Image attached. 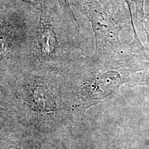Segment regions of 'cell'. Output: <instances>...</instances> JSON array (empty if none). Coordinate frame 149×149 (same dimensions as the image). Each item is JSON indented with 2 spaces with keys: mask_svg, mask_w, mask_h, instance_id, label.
<instances>
[{
  "mask_svg": "<svg viewBox=\"0 0 149 149\" xmlns=\"http://www.w3.org/2000/svg\"><path fill=\"white\" fill-rule=\"evenodd\" d=\"M12 126L47 140H59L75 126L63 70L23 68L2 87Z\"/></svg>",
  "mask_w": 149,
  "mask_h": 149,
  "instance_id": "cell-1",
  "label": "cell"
},
{
  "mask_svg": "<svg viewBox=\"0 0 149 149\" xmlns=\"http://www.w3.org/2000/svg\"><path fill=\"white\" fill-rule=\"evenodd\" d=\"M149 55L141 41H132L111 55L82 59L63 70L75 122L96 104L113 97L121 86L135 81Z\"/></svg>",
  "mask_w": 149,
  "mask_h": 149,
  "instance_id": "cell-2",
  "label": "cell"
},
{
  "mask_svg": "<svg viewBox=\"0 0 149 149\" xmlns=\"http://www.w3.org/2000/svg\"><path fill=\"white\" fill-rule=\"evenodd\" d=\"M53 0H44L32 44L29 46L23 68H53L64 70L81 58L64 44L59 16Z\"/></svg>",
  "mask_w": 149,
  "mask_h": 149,
  "instance_id": "cell-3",
  "label": "cell"
},
{
  "mask_svg": "<svg viewBox=\"0 0 149 149\" xmlns=\"http://www.w3.org/2000/svg\"><path fill=\"white\" fill-rule=\"evenodd\" d=\"M76 8L91 22L95 42L94 56L118 52L124 46L120 33L130 22L124 0H72Z\"/></svg>",
  "mask_w": 149,
  "mask_h": 149,
  "instance_id": "cell-4",
  "label": "cell"
},
{
  "mask_svg": "<svg viewBox=\"0 0 149 149\" xmlns=\"http://www.w3.org/2000/svg\"><path fill=\"white\" fill-rule=\"evenodd\" d=\"M26 24L21 17L0 15V75L6 79L23 68L29 48Z\"/></svg>",
  "mask_w": 149,
  "mask_h": 149,
  "instance_id": "cell-5",
  "label": "cell"
},
{
  "mask_svg": "<svg viewBox=\"0 0 149 149\" xmlns=\"http://www.w3.org/2000/svg\"><path fill=\"white\" fill-rule=\"evenodd\" d=\"M0 149H64L59 140L43 139L15 125L0 130Z\"/></svg>",
  "mask_w": 149,
  "mask_h": 149,
  "instance_id": "cell-6",
  "label": "cell"
},
{
  "mask_svg": "<svg viewBox=\"0 0 149 149\" xmlns=\"http://www.w3.org/2000/svg\"><path fill=\"white\" fill-rule=\"evenodd\" d=\"M139 22H140L142 29L146 33V49L149 55V14H145L141 18L139 19Z\"/></svg>",
  "mask_w": 149,
  "mask_h": 149,
  "instance_id": "cell-7",
  "label": "cell"
},
{
  "mask_svg": "<svg viewBox=\"0 0 149 149\" xmlns=\"http://www.w3.org/2000/svg\"><path fill=\"white\" fill-rule=\"evenodd\" d=\"M139 84H146L149 86V61H146L144 68L139 74Z\"/></svg>",
  "mask_w": 149,
  "mask_h": 149,
  "instance_id": "cell-8",
  "label": "cell"
},
{
  "mask_svg": "<svg viewBox=\"0 0 149 149\" xmlns=\"http://www.w3.org/2000/svg\"><path fill=\"white\" fill-rule=\"evenodd\" d=\"M132 4L135 5L136 18L139 19L144 15V1L145 0H130Z\"/></svg>",
  "mask_w": 149,
  "mask_h": 149,
  "instance_id": "cell-9",
  "label": "cell"
},
{
  "mask_svg": "<svg viewBox=\"0 0 149 149\" xmlns=\"http://www.w3.org/2000/svg\"><path fill=\"white\" fill-rule=\"evenodd\" d=\"M125 1L126 4L128 6V11H129V13H130V24L132 25V29H133V35L134 36H137V33L136 32V29L135 27V25H134V22L133 20V14H132V2L130 0H124Z\"/></svg>",
  "mask_w": 149,
  "mask_h": 149,
  "instance_id": "cell-10",
  "label": "cell"
},
{
  "mask_svg": "<svg viewBox=\"0 0 149 149\" xmlns=\"http://www.w3.org/2000/svg\"><path fill=\"white\" fill-rule=\"evenodd\" d=\"M55 1H57L59 4H60L61 6L62 7V8H64L65 10L68 11L70 15H72V16H74L73 14H72V11L69 10L70 9V5H69V0H55Z\"/></svg>",
  "mask_w": 149,
  "mask_h": 149,
  "instance_id": "cell-11",
  "label": "cell"
},
{
  "mask_svg": "<svg viewBox=\"0 0 149 149\" xmlns=\"http://www.w3.org/2000/svg\"><path fill=\"white\" fill-rule=\"evenodd\" d=\"M59 142L61 143V146H63V148H64V149H75L74 148L73 146H70V145L67 144L66 141H64V139H59Z\"/></svg>",
  "mask_w": 149,
  "mask_h": 149,
  "instance_id": "cell-12",
  "label": "cell"
},
{
  "mask_svg": "<svg viewBox=\"0 0 149 149\" xmlns=\"http://www.w3.org/2000/svg\"><path fill=\"white\" fill-rule=\"evenodd\" d=\"M19 1H24L25 3H28L29 4H34L35 3V0H19Z\"/></svg>",
  "mask_w": 149,
  "mask_h": 149,
  "instance_id": "cell-13",
  "label": "cell"
}]
</instances>
